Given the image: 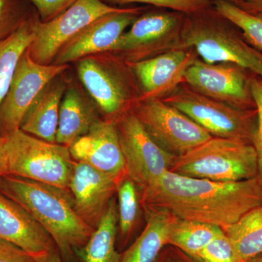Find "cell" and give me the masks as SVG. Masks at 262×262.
Wrapping results in <instances>:
<instances>
[{
    "label": "cell",
    "mask_w": 262,
    "mask_h": 262,
    "mask_svg": "<svg viewBox=\"0 0 262 262\" xmlns=\"http://www.w3.org/2000/svg\"><path fill=\"white\" fill-rule=\"evenodd\" d=\"M148 211H164L181 220L218 226L233 225L255 207L262 204L257 179L220 182L184 177L168 170L140 194Z\"/></svg>",
    "instance_id": "obj_1"
},
{
    "label": "cell",
    "mask_w": 262,
    "mask_h": 262,
    "mask_svg": "<svg viewBox=\"0 0 262 262\" xmlns=\"http://www.w3.org/2000/svg\"><path fill=\"white\" fill-rule=\"evenodd\" d=\"M0 191L23 207L54 241L63 262L75 260L94 229L79 216L70 191L6 174Z\"/></svg>",
    "instance_id": "obj_2"
},
{
    "label": "cell",
    "mask_w": 262,
    "mask_h": 262,
    "mask_svg": "<svg viewBox=\"0 0 262 262\" xmlns=\"http://www.w3.org/2000/svg\"><path fill=\"white\" fill-rule=\"evenodd\" d=\"M211 8L185 15L180 39L209 63H232L262 80V52L246 42L229 20Z\"/></svg>",
    "instance_id": "obj_3"
},
{
    "label": "cell",
    "mask_w": 262,
    "mask_h": 262,
    "mask_svg": "<svg viewBox=\"0 0 262 262\" xmlns=\"http://www.w3.org/2000/svg\"><path fill=\"white\" fill-rule=\"evenodd\" d=\"M170 170L214 182H241L257 177V155L249 143L212 137L187 154L177 157Z\"/></svg>",
    "instance_id": "obj_4"
},
{
    "label": "cell",
    "mask_w": 262,
    "mask_h": 262,
    "mask_svg": "<svg viewBox=\"0 0 262 262\" xmlns=\"http://www.w3.org/2000/svg\"><path fill=\"white\" fill-rule=\"evenodd\" d=\"M8 174L69 190L76 161L70 148L23 130L5 137Z\"/></svg>",
    "instance_id": "obj_5"
},
{
    "label": "cell",
    "mask_w": 262,
    "mask_h": 262,
    "mask_svg": "<svg viewBox=\"0 0 262 262\" xmlns=\"http://www.w3.org/2000/svg\"><path fill=\"white\" fill-rule=\"evenodd\" d=\"M165 102L185 114L213 137L234 139L252 144L256 110H243L217 101L191 89L177 87Z\"/></svg>",
    "instance_id": "obj_6"
},
{
    "label": "cell",
    "mask_w": 262,
    "mask_h": 262,
    "mask_svg": "<svg viewBox=\"0 0 262 262\" xmlns=\"http://www.w3.org/2000/svg\"><path fill=\"white\" fill-rule=\"evenodd\" d=\"M131 111L151 139L177 157L187 154L213 137L185 114L162 98H139L133 105Z\"/></svg>",
    "instance_id": "obj_7"
},
{
    "label": "cell",
    "mask_w": 262,
    "mask_h": 262,
    "mask_svg": "<svg viewBox=\"0 0 262 262\" xmlns=\"http://www.w3.org/2000/svg\"><path fill=\"white\" fill-rule=\"evenodd\" d=\"M115 121L126 175L141 194L170 170L177 157L165 151L151 139L131 110Z\"/></svg>",
    "instance_id": "obj_8"
},
{
    "label": "cell",
    "mask_w": 262,
    "mask_h": 262,
    "mask_svg": "<svg viewBox=\"0 0 262 262\" xmlns=\"http://www.w3.org/2000/svg\"><path fill=\"white\" fill-rule=\"evenodd\" d=\"M102 0H77L68 9L47 22L34 24V37L27 49L31 58L39 64H52L60 51L72 38L96 19L121 11Z\"/></svg>",
    "instance_id": "obj_9"
},
{
    "label": "cell",
    "mask_w": 262,
    "mask_h": 262,
    "mask_svg": "<svg viewBox=\"0 0 262 262\" xmlns=\"http://www.w3.org/2000/svg\"><path fill=\"white\" fill-rule=\"evenodd\" d=\"M121 62L110 52L91 55L75 62L79 80L104 119L116 120L130 110L132 94L130 84L120 70Z\"/></svg>",
    "instance_id": "obj_10"
},
{
    "label": "cell",
    "mask_w": 262,
    "mask_h": 262,
    "mask_svg": "<svg viewBox=\"0 0 262 262\" xmlns=\"http://www.w3.org/2000/svg\"><path fill=\"white\" fill-rule=\"evenodd\" d=\"M70 65L39 64L28 51L20 57L9 89L0 103V136L7 137L20 130L27 112L39 93Z\"/></svg>",
    "instance_id": "obj_11"
},
{
    "label": "cell",
    "mask_w": 262,
    "mask_h": 262,
    "mask_svg": "<svg viewBox=\"0 0 262 262\" xmlns=\"http://www.w3.org/2000/svg\"><path fill=\"white\" fill-rule=\"evenodd\" d=\"M184 17L175 11L149 12L139 15L110 53L128 64L146 59L153 52L180 39Z\"/></svg>",
    "instance_id": "obj_12"
},
{
    "label": "cell",
    "mask_w": 262,
    "mask_h": 262,
    "mask_svg": "<svg viewBox=\"0 0 262 262\" xmlns=\"http://www.w3.org/2000/svg\"><path fill=\"white\" fill-rule=\"evenodd\" d=\"M252 75L232 63H209L196 59L187 69L184 80L207 97L243 110H256L250 85Z\"/></svg>",
    "instance_id": "obj_13"
},
{
    "label": "cell",
    "mask_w": 262,
    "mask_h": 262,
    "mask_svg": "<svg viewBox=\"0 0 262 262\" xmlns=\"http://www.w3.org/2000/svg\"><path fill=\"white\" fill-rule=\"evenodd\" d=\"M144 10L126 8L96 19L65 45L53 64L70 65L84 57L110 52Z\"/></svg>",
    "instance_id": "obj_14"
},
{
    "label": "cell",
    "mask_w": 262,
    "mask_h": 262,
    "mask_svg": "<svg viewBox=\"0 0 262 262\" xmlns=\"http://www.w3.org/2000/svg\"><path fill=\"white\" fill-rule=\"evenodd\" d=\"M76 162L107 174L117 182L126 176V168L116 123L101 118L89 132L70 147Z\"/></svg>",
    "instance_id": "obj_15"
},
{
    "label": "cell",
    "mask_w": 262,
    "mask_h": 262,
    "mask_svg": "<svg viewBox=\"0 0 262 262\" xmlns=\"http://www.w3.org/2000/svg\"><path fill=\"white\" fill-rule=\"evenodd\" d=\"M191 48L169 50L158 56L130 63L140 85V98H160L168 95L184 80L187 69L196 59Z\"/></svg>",
    "instance_id": "obj_16"
},
{
    "label": "cell",
    "mask_w": 262,
    "mask_h": 262,
    "mask_svg": "<svg viewBox=\"0 0 262 262\" xmlns=\"http://www.w3.org/2000/svg\"><path fill=\"white\" fill-rule=\"evenodd\" d=\"M117 183L107 174L76 162L69 191L77 214L92 228L98 227L107 211L117 192Z\"/></svg>",
    "instance_id": "obj_17"
},
{
    "label": "cell",
    "mask_w": 262,
    "mask_h": 262,
    "mask_svg": "<svg viewBox=\"0 0 262 262\" xmlns=\"http://www.w3.org/2000/svg\"><path fill=\"white\" fill-rule=\"evenodd\" d=\"M0 239L11 243L34 256L57 248L50 234L37 221L1 191Z\"/></svg>",
    "instance_id": "obj_18"
},
{
    "label": "cell",
    "mask_w": 262,
    "mask_h": 262,
    "mask_svg": "<svg viewBox=\"0 0 262 262\" xmlns=\"http://www.w3.org/2000/svg\"><path fill=\"white\" fill-rule=\"evenodd\" d=\"M94 100L75 82H70L60 106L57 144L70 148L101 119Z\"/></svg>",
    "instance_id": "obj_19"
},
{
    "label": "cell",
    "mask_w": 262,
    "mask_h": 262,
    "mask_svg": "<svg viewBox=\"0 0 262 262\" xmlns=\"http://www.w3.org/2000/svg\"><path fill=\"white\" fill-rule=\"evenodd\" d=\"M68 83L64 73L48 82L29 108L20 130L48 142L56 143L60 106Z\"/></svg>",
    "instance_id": "obj_20"
},
{
    "label": "cell",
    "mask_w": 262,
    "mask_h": 262,
    "mask_svg": "<svg viewBox=\"0 0 262 262\" xmlns=\"http://www.w3.org/2000/svg\"><path fill=\"white\" fill-rule=\"evenodd\" d=\"M148 213L145 227L122 252L120 262H157L164 248L168 246V234L175 216L164 211Z\"/></svg>",
    "instance_id": "obj_21"
},
{
    "label": "cell",
    "mask_w": 262,
    "mask_h": 262,
    "mask_svg": "<svg viewBox=\"0 0 262 262\" xmlns=\"http://www.w3.org/2000/svg\"><path fill=\"white\" fill-rule=\"evenodd\" d=\"M117 234L118 213L114 198L88 242L76 251L75 259L77 262H120L122 252L117 249Z\"/></svg>",
    "instance_id": "obj_22"
},
{
    "label": "cell",
    "mask_w": 262,
    "mask_h": 262,
    "mask_svg": "<svg viewBox=\"0 0 262 262\" xmlns=\"http://www.w3.org/2000/svg\"><path fill=\"white\" fill-rule=\"evenodd\" d=\"M37 16L33 13L13 34L0 41V103L9 89L20 57L34 39Z\"/></svg>",
    "instance_id": "obj_23"
},
{
    "label": "cell",
    "mask_w": 262,
    "mask_h": 262,
    "mask_svg": "<svg viewBox=\"0 0 262 262\" xmlns=\"http://www.w3.org/2000/svg\"><path fill=\"white\" fill-rule=\"evenodd\" d=\"M222 231L218 226L175 217L169 232L168 246L194 258Z\"/></svg>",
    "instance_id": "obj_24"
},
{
    "label": "cell",
    "mask_w": 262,
    "mask_h": 262,
    "mask_svg": "<svg viewBox=\"0 0 262 262\" xmlns=\"http://www.w3.org/2000/svg\"><path fill=\"white\" fill-rule=\"evenodd\" d=\"M232 241L241 262L262 253V204L222 229Z\"/></svg>",
    "instance_id": "obj_25"
},
{
    "label": "cell",
    "mask_w": 262,
    "mask_h": 262,
    "mask_svg": "<svg viewBox=\"0 0 262 262\" xmlns=\"http://www.w3.org/2000/svg\"><path fill=\"white\" fill-rule=\"evenodd\" d=\"M117 194L119 229L117 246L126 248L135 229L140 198L136 184L127 175L117 183Z\"/></svg>",
    "instance_id": "obj_26"
},
{
    "label": "cell",
    "mask_w": 262,
    "mask_h": 262,
    "mask_svg": "<svg viewBox=\"0 0 262 262\" xmlns=\"http://www.w3.org/2000/svg\"><path fill=\"white\" fill-rule=\"evenodd\" d=\"M213 7L219 14L239 29L246 42L262 52V13H249L222 0L213 1Z\"/></svg>",
    "instance_id": "obj_27"
},
{
    "label": "cell",
    "mask_w": 262,
    "mask_h": 262,
    "mask_svg": "<svg viewBox=\"0 0 262 262\" xmlns=\"http://www.w3.org/2000/svg\"><path fill=\"white\" fill-rule=\"evenodd\" d=\"M33 13L27 0H0V41L13 34Z\"/></svg>",
    "instance_id": "obj_28"
},
{
    "label": "cell",
    "mask_w": 262,
    "mask_h": 262,
    "mask_svg": "<svg viewBox=\"0 0 262 262\" xmlns=\"http://www.w3.org/2000/svg\"><path fill=\"white\" fill-rule=\"evenodd\" d=\"M104 3L115 5L141 3L153 5L158 8H166L184 15L194 14L211 9L213 0H102ZM110 5V4H108Z\"/></svg>",
    "instance_id": "obj_29"
},
{
    "label": "cell",
    "mask_w": 262,
    "mask_h": 262,
    "mask_svg": "<svg viewBox=\"0 0 262 262\" xmlns=\"http://www.w3.org/2000/svg\"><path fill=\"white\" fill-rule=\"evenodd\" d=\"M194 259L199 262H241L232 241L224 230Z\"/></svg>",
    "instance_id": "obj_30"
},
{
    "label": "cell",
    "mask_w": 262,
    "mask_h": 262,
    "mask_svg": "<svg viewBox=\"0 0 262 262\" xmlns=\"http://www.w3.org/2000/svg\"><path fill=\"white\" fill-rule=\"evenodd\" d=\"M251 94L256 105L257 112L256 129L253 134L252 145L256 150L257 155L258 173L257 179L262 189V80L258 76H251Z\"/></svg>",
    "instance_id": "obj_31"
},
{
    "label": "cell",
    "mask_w": 262,
    "mask_h": 262,
    "mask_svg": "<svg viewBox=\"0 0 262 262\" xmlns=\"http://www.w3.org/2000/svg\"><path fill=\"white\" fill-rule=\"evenodd\" d=\"M34 7L39 20L47 22L56 18L77 0H29Z\"/></svg>",
    "instance_id": "obj_32"
},
{
    "label": "cell",
    "mask_w": 262,
    "mask_h": 262,
    "mask_svg": "<svg viewBox=\"0 0 262 262\" xmlns=\"http://www.w3.org/2000/svg\"><path fill=\"white\" fill-rule=\"evenodd\" d=\"M0 262H37L33 255L21 248L0 239Z\"/></svg>",
    "instance_id": "obj_33"
},
{
    "label": "cell",
    "mask_w": 262,
    "mask_h": 262,
    "mask_svg": "<svg viewBox=\"0 0 262 262\" xmlns=\"http://www.w3.org/2000/svg\"><path fill=\"white\" fill-rule=\"evenodd\" d=\"M168 246V248H164L157 262H199L177 248Z\"/></svg>",
    "instance_id": "obj_34"
},
{
    "label": "cell",
    "mask_w": 262,
    "mask_h": 262,
    "mask_svg": "<svg viewBox=\"0 0 262 262\" xmlns=\"http://www.w3.org/2000/svg\"><path fill=\"white\" fill-rule=\"evenodd\" d=\"M237 5L249 13H262V0H242Z\"/></svg>",
    "instance_id": "obj_35"
},
{
    "label": "cell",
    "mask_w": 262,
    "mask_h": 262,
    "mask_svg": "<svg viewBox=\"0 0 262 262\" xmlns=\"http://www.w3.org/2000/svg\"><path fill=\"white\" fill-rule=\"evenodd\" d=\"M6 174H8V166L5 149V138L0 136V178Z\"/></svg>",
    "instance_id": "obj_36"
},
{
    "label": "cell",
    "mask_w": 262,
    "mask_h": 262,
    "mask_svg": "<svg viewBox=\"0 0 262 262\" xmlns=\"http://www.w3.org/2000/svg\"><path fill=\"white\" fill-rule=\"evenodd\" d=\"M37 262H63L58 249L34 256Z\"/></svg>",
    "instance_id": "obj_37"
},
{
    "label": "cell",
    "mask_w": 262,
    "mask_h": 262,
    "mask_svg": "<svg viewBox=\"0 0 262 262\" xmlns=\"http://www.w3.org/2000/svg\"><path fill=\"white\" fill-rule=\"evenodd\" d=\"M246 262H262V253L254 256V257L251 258Z\"/></svg>",
    "instance_id": "obj_38"
},
{
    "label": "cell",
    "mask_w": 262,
    "mask_h": 262,
    "mask_svg": "<svg viewBox=\"0 0 262 262\" xmlns=\"http://www.w3.org/2000/svg\"><path fill=\"white\" fill-rule=\"evenodd\" d=\"M213 1H216V0H213ZM222 1L229 2V3H233L234 5H238L242 2V0H222Z\"/></svg>",
    "instance_id": "obj_39"
}]
</instances>
